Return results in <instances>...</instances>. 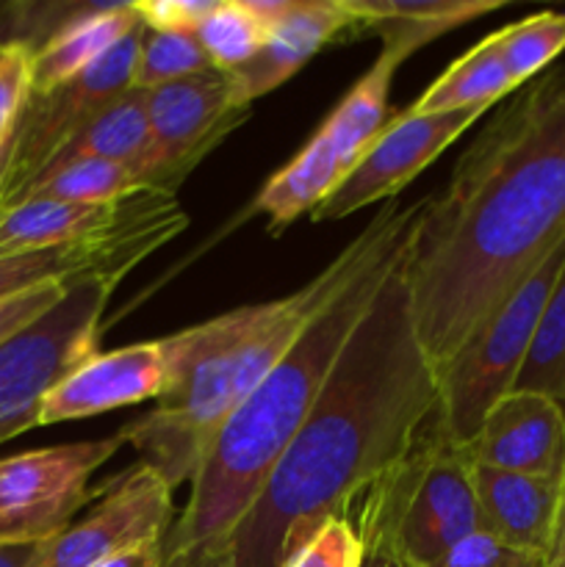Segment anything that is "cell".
I'll list each match as a JSON object with an SVG mask.
<instances>
[{
  "label": "cell",
  "instance_id": "6da1fadb",
  "mask_svg": "<svg viewBox=\"0 0 565 567\" xmlns=\"http://www.w3.org/2000/svg\"><path fill=\"white\" fill-rule=\"evenodd\" d=\"M563 241L565 66H552L491 116L415 219L404 282L430 363L441 369Z\"/></svg>",
  "mask_w": 565,
  "mask_h": 567
},
{
  "label": "cell",
  "instance_id": "7a4b0ae2",
  "mask_svg": "<svg viewBox=\"0 0 565 567\" xmlns=\"http://www.w3.org/2000/svg\"><path fill=\"white\" fill-rule=\"evenodd\" d=\"M404 255L408 249L343 343L325 391L260 496L233 529L236 567H280L294 532L343 515L438 419L441 388L410 313Z\"/></svg>",
  "mask_w": 565,
  "mask_h": 567
},
{
  "label": "cell",
  "instance_id": "3957f363",
  "mask_svg": "<svg viewBox=\"0 0 565 567\" xmlns=\"http://www.w3.org/2000/svg\"><path fill=\"white\" fill-rule=\"evenodd\" d=\"M424 199L382 205L371 219L369 249L341 288L302 327L269 374L227 415L192 482L186 509L170 526L164 557L225 540L264 491L277 460L325 391L343 343L408 249Z\"/></svg>",
  "mask_w": 565,
  "mask_h": 567
},
{
  "label": "cell",
  "instance_id": "277c9868",
  "mask_svg": "<svg viewBox=\"0 0 565 567\" xmlns=\"http://www.w3.org/2000/svg\"><path fill=\"white\" fill-rule=\"evenodd\" d=\"M369 225L299 291L227 310L216 319L166 336L172 382L150 413L120 430L172 493L192 485L227 415L291 349L302 327L347 282L369 249Z\"/></svg>",
  "mask_w": 565,
  "mask_h": 567
},
{
  "label": "cell",
  "instance_id": "5b68a950",
  "mask_svg": "<svg viewBox=\"0 0 565 567\" xmlns=\"http://www.w3.org/2000/svg\"><path fill=\"white\" fill-rule=\"evenodd\" d=\"M358 537L382 540L413 567H435L480 532L474 465L438 419L380 482L363 493Z\"/></svg>",
  "mask_w": 565,
  "mask_h": 567
},
{
  "label": "cell",
  "instance_id": "8992f818",
  "mask_svg": "<svg viewBox=\"0 0 565 567\" xmlns=\"http://www.w3.org/2000/svg\"><path fill=\"white\" fill-rule=\"evenodd\" d=\"M563 264L565 241L435 369L441 388L438 424L460 446L476 435L487 410L515 388Z\"/></svg>",
  "mask_w": 565,
  "mask_h": 567
},
{
  "label": "cell",
  "instance_id": "52a82bcc",
  "mask_svg": "<svg viewBox=\"0 0 565 567\" xmlns=\"http://www.w3.org/2000/svg\"><path fill=\"white\" fill-rule=\"evenodd\" d=\"M114 282L86 277L33 324L0 343V443L37 430L44 396L97 354Z\"/></svg>",
  "mask_w": 565,
  "mask_h": 567
},
{
  "label": "cell",
  "instance_id": "ba28073f",
  "mask_svg": "<svg viewBox=\"0 0 565 567\" xmlns=\"http://www.w3.org/2000/svg\"><path fill=\"white\" fill-rule=\"evenodd\" d=\"M125 446L122 435L31 449L0 460V543H48L89 502V480Z\"/></svg>",
  "mask_w": 565,
  "mask_h": 567
},
{
  "label": "cell",
  "instance_id": "9c48e42d",
  "mask_svg": "<svg viewBox=\"0 0 565 567\" xmlns=\"http://www.w3.org/2000/svg\"><path fill=\"white\" fill-rule=\"evenodd\" d=\"M142 37L144 25H138L81 75L44 94H31L20 122H17L14 158L9 166V181H6L0 210L14 203L48 169L55 153L75 133H81L94 116L103 114L122 94L131 92Z\"/></svg>",
  "mask_w": 565,
  "mask_h": 567
},
{
  "label": "cell",
  "instance_id": "30bf717a",
  "mask_svg": "<svg viewBox=\"0 0 565 567\" xmlns=\"http://www.w3.org/2000/svg\"><path fill=\"white\" fill-rule=\"evenodd\" d=\"M150 122L147 186L175 194L183 177L249 116L219 70L144 92Z\"/></svg>",
  "mask_w": 565,
  "mask_h": 567
},
{
  "label": "cell",
  "instance_id": "8fae6325",
  "mask_svg": "<svg viewBox=\"0 0 565 567\" xmlns=\"http://www.w3.org/2000/svg\"><path fill=\"white\" fill-rule=\"evenodd\" d=\"M485 111L460 109L443 114H413L408 109L397 114L371 142L363 161L310 214V219L336 221L382 199H397V194L413 183V177H419L443 150L452 147L471 125H476Z\"/></svg>",
  "mask_w": 565,
  "mask_h": 567
},
{
  "label": "cell",
  "instance_id": "7c38bea8",
  "mask_svg": "<svg viewBox=\"0 0 565 567\" xmlns=\"http://www.w3.org/2000/svg\"><path fill=\"white\" fill-rule=\"evenodd\" d=\"M170 520L172 487L138 463L103 493L86 518L42 543L39 567H97L147 543H164Z\"/></svg>",
  "mask_w": 565,
  "mask_h": 567
},
{
  "label": "cell",
  "instance_id": "4fadbf2b",
  "mask_svg": "<svg viewBox=\"0 0 565 567\" xmlns=\"http://www.w3.org/2000/svg\"><path fill=\"white\" fill-rule=\"evenodd\" d=\"M170 382L172 365L164 338L131 343L114 352H97L44 396L39 426L92 419L111 410L142 404L147 399L158 402Z\"/></svg>",
  "mask_w": 565,
  "mask_h": 567
},
{
  "label": "cell",
  "instance_id": "5bb4252c",
  "mask_svg": "<svg viewBox=\"0 0 565 567\" xmlns=\"http://www.w3.org/2000/svg\"><path fill=\"white\" fill-rule=\"evenodd\" d=\"M474 468L543 476H565V413L554 399L535 391H510L482 419L463 446Z\"/></svg>",
  "mask_w": 565,
  "mask_h": 567
},
{
  "label": "cell",
  "instance_id": "9a60e30c",
  "mask_svg": "<svg viewBox=\"0 0 565 567\" xmlns=\"http://www.w3.org/2000/svg\"><path fill=\"white\" fill-rule=\"evenodd\" d=\"M349 25H355V20L347 14L341 0H291V9L271 25L264 48L247 64L225 72L233 103L249 109L253 100L286 83Z\"/></svg>",
  "mask_w": 565,
  "mask_h": 567
},
{
  "label": "cell",
  "instance_id": "2e32d148",
  "mask_svg": "<svg viewBox=\"0 0 565 567\" xmlns=\"http://www.w3.org/2000/svg\"><path fill=\"white\" fill-rule=\"evenodd\" d=\"M474 491L480 507V532L548 559L554 529H557L563 482L474 468Z\"/></svg>",
  "mask_w": 565,
  "mask_h": 567
},
{
  "label": "cell",
  "instance_id": "e0dca14e",
  "mask_svg": "<svg viewBox=\"0 0 565 567\" xmlns=\"http://www.w3.org/2000/svg\"><path fill=\"white\" fill-rule=\"evenodd\" d=\"M355 25L382 37V50L404 61L435 37L507 6L504 0H341Z\"/></svg>",
  "mask_w": 565,
  "mask_h": 567
},
{
  "label": "cell",
  "instance_id": "ac0fdd59",
  "mask_svg": "<svg viewBox=\"0 0 565 567\" xmlns=\"http://www.w3.org/2000/svg\"><path fill=\"white\" fill-rule=\"evenodd\" d=\"M138 25L142 20L133 11V3L92 6V9L81 11L75 20L61 22L53 37L42 48H37L33 94H44L81 75Z\"/></svg>",
  "mask_w": 565,
  "mask_h": 567
},
{
  "label": "cell",
  "instance_id": "d6986e66",
  "mask_svg": "<svg viewBox=\"0 0 565 567\" xmlns=\"http://www.w3.org/2000/svg\"><path fill=\"white\" fill-rule=\"evenodd\" d=\"M347 177L336 142L325 127L266 181L255 197V208L269 219V230L280 233L305 214H314Z\"/></svg>",
  "mask_w": 565,
  "mask_h": 567
},
{
  "label": "cell",
  "instance_id": "ffe728a7",
  "mask_svg": "<svg viewBox=\"0 0 565 567\" xmlns=\"http://www.w3.org/2000/svg\"><path fill=\"white\" fill-rule=\"evenodd\" d=\"M136 197V194H133ZM131 197L111 205L61 203V199H22L0 210V255L33 252L81 241L114 225L127 210Z\"/></svg>",
  "mask_w": 565,
  "mask_h": 567
},
{
  "label": "cell",
  "instance_id": "44dd1931",
  "mask_svg": "<svg viewBox=\"0 0 565 567\" xmlns=\"http://www.w3.org/2000/svg\"><path fill=\"white\" fill-rule=\"evenodd\" d=\"M78 161H114V164L133 166L144 177V183H147L150 122L144 92L131 89L114 105H109L103 114L94 116L81 133H75L55 153V158L50 161V166L42 175L61 169V166L78 164Z\"/></svg>",
  "mask_w": 565,
  "mask_h": 567
},
{
  "label": "cell",
  "instance_id": "7402d4cb",
  "mask_svg": "<svg viewBox=\"0 0 565 567\" xmlns=\"http://www.w3.org/2000/svg\"><path fill=\"white\" fill-rule=\"evenodd\" d=\"M518 92V83L510 78L493 37L487 33L482 42L458 61L446 66L441 78L427 86V92L410 105L413 114H443L460 109H487L502 103L504 97Z\"/></svg>",
  "mask_w": 565,
  "mask_h": 567
},
{
  "label": "cell",
  "instance_id": "603a6c76",
  "mask_svg": "<svg viewBox=\"0 0 565 567\" xmlns=\"http://www.w3.org/2000/svg\"><path fill=\"white\" fill-rule=\"evenodd\" d=\"M138 192H147V183L133 166L114 164V161H78V164L61 166V169H53L33 181L14 203L61 199V203L111 205L122 203Z\"/></svg>",
  "mask_w": 565,
  "mask_h": 567
},
{
  "label": "cell",
  "instance_id": "cb8c5ba5",
  "mask_svg": "<svg viewBox=\"0 0 565 567\" xmlns=\"http://www.w3.org/2000/svg\"><path fill=\"white\" fill-rule=\"evenodd\" d=\"M510 78L524 89L565 50V11H541L491 33Z\"/></svg>",
  "mask_w": 565,
  "mask_h": 567
},
{
  "label": "cell",
  "instance_id": "d4e9b609",
  "mask_svg": "<svg viewBox=\"0 0 565 567\" xmlns=\"http://www.w3.org/2000/svg\"><path fill=\"white\" fill-rule=\"evenodd\" d=\"M513 391H535L554 399L565 413V264L537 321L526 363Z\"/></svg>",
  "mask_w": 565,
  "mask_h": 567
},
{
  "label": "cell",
  "instance_id": "484cf974",
  "mask_svg": "<svg viewBox=\"0 0 565 567\" xmlns=\"http://www.w3.org/2000/svg\"><path fill=\"white\" fill-rule=\"evenodd\" d=\"M199 44L219 72L247 64L269 39V28L253 14L247 0H219L197 28Z\"/></svg>",
  "mask_w": 565,
  "mask_h": 567
},
{
  "label": "cell",
  "instance_id": "4316f807",
  "mask_svg": "<svg viewBox=\"0 0 565 567\" xmlns=\"http://www.w3.org/2000/svg\"><path fill=\"white\" fill-rule=\"evenodd\" d=\"M210 70H216V66L210 64L197 33L147 31L144 28L133 89L136 92H153V89L166 86V83L183 81V78Z\"/></svg>",
  "mask_w": 565,
  "mask_h": 567
},
{
  "label": "cell",
  "instance_id": "83f0119b",
  "mask_svg": "<svg viewBox=\"0 0 565 567\" xmlns=\"http://www.w3.org/2000/svg\"><path fill=\"white\" fill-rule=\"evenodd\" d=\"M360 554L363 546L358 529L347 515H330L294 532L280 567H358Z\"/></svg>",
  "mask_w": 565,
  "mask_h": 567
},
{
  "label": "cell",
  "instance_id": "f1b7e54d",
  "mask_svg": "<svg viewBox=\"0 0 565 567\" xmlns=\"http://www.w3.org/2000/svg\"><path fill=\"white\" fill-rule=\"evenodd\" d=\"M33 59L37 48L22 39L0 42V144L14 136L17 122L33 94Z\"/></svg>",
  "mask_w": 565,
  "mask_h": 567
},
{
  "label": "cell",
  "instance_id": "f546056e",
  "mask_svg": "<svg viewBox=\"0 0 565 567\" xmlns=\"http://www.w3.org/2000/svg\"><path fill=\"white\" fill-rule=\"evenodd\" d=\"M435 567H548L541 554L521 551L496 540L487 532H474L460 540Z\"/></svg>",
  "mask_w": 565,
  "mask_h": 567
},
{
  "label": "cell",
  "instance_id": "4dcf8cb0",
  "mask_svg": "<svg viewBox=\"0 0 565 567\" xmlns=\"http://www.w3.org/2000/svg\"><path fill=\"white\" fill-rule=\"evenodd\" d=\"M216 3L219 0H142L133 3V11L147 31L197 33Z\"/></svg>",
  "mask_w": 565,
  "mask_h": 567
},
{
  "label": "cell",
  "instance_id": "1f68e13d",
  "mask_svg": "<svg viewBox=\"0 0 565 567\" xmlns=\"http://www.w3.org/2000/svg\"><path fill=\"white\" fill-rule=\"evenodd\" d=\"M70 286L72 282H50V286H39L25 293H17V297L11 299H3V302H0V343L14 338L17 332L25 330L28 324H33L39 316L48 313V310L64 297Z\"/></svg>",
  "mask_w": 565,
  "mask_h": 567
},
{
  "label": "cell",
  "instance_id": "d6a6232c",
  "mask_svg": "<svg viewBox=\"0 0 565 567\" xmlns=\"http://www.w3.org/2000/svg\"><path fill=\"white\" fill-rule=\"evenodd\" d=\"M164 567H236L233 557V540L205 543V546L188 548V551L175 554V557H164Z\"/></svg>",
  "mask_w": 565,
  "mask_h": 567
},
{
  "label": "cell",
  "instance_id": "836d02e7",
  "mask_svg": "<svg viewBox=\"0 0 565 567\" xmlns=\"http://www.w3.org/2000/svg\"><path fill=\"white\" fill-rule=\"evenodd\" d=\"M97 567H164V543H147V546L120 554V557L105 559Z\"/></svg>",
  "mask_w": 565,
  "mask_h": 567
},
{
  "label": "cell",
  "instance_id": "e575fe53",
  "mask_svg": "<svg viewBox=\"0 0 565 567\" xmlns=\"http://www.w3.org/2000/svg\"><path fill=\"white\" fill-rule=\"evenodd\" d=\"M360 546H363V554H360L358 567H413V565L404 563V559L382 540L360 537Z\"/></svg>",
  "mask_w": 565,
  "mask_h": 567
},
{
  "label": "cell",
  "instance_id": "d590c367",
  "mask_svg": "<svg viewBox=\"0 0 565 567\" xmlns=\"http://www.w3.org/2000/svg\"><path fill=\"white\" fill-rule=\"evenodd\" d=\"M39 559H42V543H31V546L0 543V567H39Z\"/></svg>",
  "mask_w": 565,
  "mask_h": 567
},
{
  "label": "cell",
  "instance_id": "8d00e7d4",
  "mask_svg": "<svg viewBox=\"0 0 565 567\" xmlns=\"http://www.w3.org/2000/svg\"><path fill=\"white\" fill-rule=\"evenodd\" d=\"M548 567L565 565V476H563V493H559V513H557V529H554L552 551L546 559Z\"/></svg>",
  "mask_w": 565,
  "mask_h": 567
},
{
  "label": "cell",
  "instance_id": "74e56055",
  "mask_svg": "<svg viewBox=\"0 0 565 567\" xmlns=\"http://www.w3.org/2000/svg\"><path fill=\"white\" fill-rule=\"evenodd\" d=\"M14 144H17V131L9 142L0 144V199H3L6 181H9V166H11V158H14Z\"/></svg>",
  "mask_w": 565,
  "mask_h": 567
},
{
  "label": "cell",
  "instance_id": "f35d334b",
  "mask_svg": "<svg viewBox=\"0 0 565 567\" xmlns=\"http://www.w3.org/2000/svg\"><path fill=\"white\" fill-rule=\"evenodd\" d=\"M563 567H565V565H563Z\"/></svg>",
  "mask_w": 565,
  "mask_h": 567
}]
</instances>
